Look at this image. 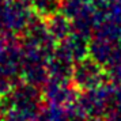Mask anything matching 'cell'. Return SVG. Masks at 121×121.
Segmentation results:
<instances>
[{
    "label": "cell",
    "instance_id": "cell-1",
    "mask_svg": "<svg viewBox=\"0 0 121 121\" xmlns=\"http://www.w3.org/2000/svg\"><path fill=\"white\" fill-rule=\"evenodd\" d=\"M75 106L82 120L102 121L113 112V83L80 91Z\"/></svg>",
    "mask_w": 121,
    "mask_h": 121
},
{
    "label": "cell",
    "instance_id": "cell-2",
    "mask_svg": "<svg viewBox=\"0 0 121 121\" xmlns=\"http://www.w3.org/2000/svg\"><path fill=\"white\" fill-rule=\"evenodd\" d=\"M27 0H10L0 4V34H22L34 19Z\"/></svg>",
    "mask_w": 121,
    "mask_h": 121
},
{
    "label": "cell",
    "instance_id": "cell-3",
    "mask_svg": "<svg viewBox=\"0 0 121 121\" xmlns=\"http://www.w3.org/2000/svg\"><path fill=\"white\" fill-rule=\"evenodd\" d=\"M108 79H109V73L106 68L93 60L91 57H86L75 63L72 69L71 82L79 91H84L108 83Z\"/></svg>",
    "mask_w": 121,
    "mask_h": 121
},
{
    "label": "cell",
    "instance_id": "cell-4",
    "mask_svg": "<svg viewBox=\"0 0 121 121\" xmlns=\"http://www.w3.org/2000/svg\"><path fill=\"white\" fill-rule=\"evenodd\" d=\"M78 90L71 80L49 79L44 84L42 98L46 104L56 105H73L78 99Z\"/></svg>",
    "mask_w": 121,
    "mask_h": 121
},
{
    "label": "cell",
    "instance_id": "cell-5",
    "mask_svg": "<svg viewBox=\"0 0 121 121\" xmlns=\"http://www.w3.org/2000/svg\"><path fill=\"white\" fill-rule=\"evenodd\" d=\"M90 39H91V37H87V35L80 34L78 31H72L65 39L59 42L56 49L64 57H67L69 61L75 64L78 61L88 57Z\"/></svg>",
    "mask_w": 121,
    "mask_h": 121
},
{
    "label": "cell",
    "instance_id": "cell-6",
    "mask_svg": "<svg viewBox=\"0 0 121 121\" xmlns=\"http://www.w3.org/2000/svg\"><path fill=\"white\" fill-rule=\"evenodd\" d=\"M80 120L75 104L56 105L48 104L39 109V121H73Z\"/></svg>",
    "mask_w": 121,
    "mask_h": 121
},
{
    "label": "cell",
    "instance_id": "cell-7",
    "mask_svg": "<svg viewBox=\"0 0 121 121\" xmlns=\"http://www.w3.org/2000/svg\"><path fill=\"white\" fill-rule=\"evenodd\" d=\"M46 25H48L49 31L53 35L56 42H60L63 39H65L73 31V26H72L71 19H68L60 11L55 12L53 15L46 18Z\"/></svg>",
    "mask_w": 121,
    "mask_h": 121
},
{
    "label": "cell",
    "instance_id": "cell-8",
    "mask_svg": "<svg viewBox=\"0 0 121 121\" xmlns=\"http://www.w3.org/2000/svg\"><path fill=\"white\" fill-rule=\"evenodd\" d=\"M0 117L3 121H39V110L8 108Z\"/></svg>",
    "mask_w": 121,
    "mask_h": 121
},
{
    "label": "cell",
    "instance_id": "cell-9",
    "mask_svg": "<svg viewBox=\"0 0 121 121\" xmlns=\"http://www.w3.org/2000/svg\"><path fill=\"white\" fill-rule=\"evenodd\" d=\"M60 1L61 0H27L33 11L44 19L60 10Z\"/></svg>",
    "mask_w": 121,
    "mask_h": 121
},
{
    "label": "cell",
    "instance_id": "cell-10",
    "mask_svg": "<svg viewBox=\"0 0 121 121\" xmlns=\"http://www.w3.org/2000/svg\"><path fill=\"white\" fill-rule=\"evenodd\" d=\"M105 21H113L121 25V0H106Z\"/></svg>",
    "mask_w": 121,
    "mask_h": 121
},
{
    "label": "cell",
    "instance_id": "cell-11",
    "mask_svg": "<svg viewBox=\"0 0 121 121\" xmlns=\"http://www.w3.org/2000/svg\"><path fill=\"white\" fill-rule=\"evenodd\" d=\"M106 71L109 73V78L113 79L114 82L121 80V48L118 49L117 55L114 56V59L112 60V63L106 67Z\"/></svg>",
    "mask_w": 121,
    "mask_h": 121
},
{
    "label": "cell",
    "instance_id": "cell-12",
    "mask_svg": "<svg viewBox=\"0 0 121 121\" xmlns=\"http://www.w3.org/2000/svg\"><path fill=\"white\" fill-rule=\"evenodd\" d=\"M113 112L121 113V80L113 83Z\"/></svg>",
    "mask_w": 121,
    "mask_h": 121
},
{
    "label": "cell",
    "instance_id": "cell-13",
    "mask_svg": "<svg viewBox=\"0 0 121 121\" xmlns=\"http://www.w3.org/2000/svg\"><path fill=\"white\" fill-rule=\"evenodd\" d=\"M102 121H121V113L120 112H112Z\"/></svg>",
    "mask_w": 121,
    "mask_h": 121
},
{
    "label": "cell",
    "instance_id": "cell-14",
    "mask_svg": "<svg viewBox=\"0 0 121 121\" xmlns=\"http://www.w3.org/2000/svg\"><path fill=\"white\" fill-rule=\"evenodd\" d=\"M7 1H10V0H0V4H3V3H7Z\"/></svg>",
    "mask_w": 121,
    "mask_h": 121
},
{
    "label": "cell",
    "instance_id": "cell-15",
    "mask_svg": "<svg viewBox=\"0 0 121 121\" xmlns=\"http://www.w3.org/2000/svg\"><path fill=\"white\" fill-rule=\"evenodd\" d=\"M73 121H80V120H73Z\"/></svg>",
    "mask_w": 121,
    "mask_h": 121
},
{
    "label": "cell",
    "instance_id": "cell-16",
    "mask_svg": "<svg viewBox=\"0 0 121 121\" xmlns=\"http://www.w3.org/2000/svg\"><path fill=\"white\" fill-rule=\"evenodd\" d=\"M0 121H3V120H1V117H0Z\"/></svg>",
    "mask_w": 121,
    "mask_h": 121
}]
</instances>
